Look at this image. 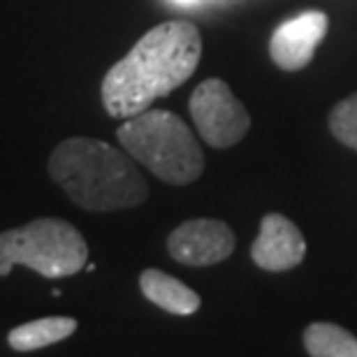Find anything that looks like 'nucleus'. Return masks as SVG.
Instances as JSON below:
<instances>
[{"label":"nucleus","mask_w":357,"mask_h":357,"mask_svg":"<svg viewBox=\"0 0 357 357\" xmlns=\"http://www.w3.org/2000/svg\"><path fill=\"white\" fill-rule=\"evenodd\" d=\"M89 244L63 218H35L0 232V262L24 265L45 278H66L86 267Z\"/></svg>","instance_id":"obj_4"},{"label":"nucleus","mask_w":357,"mask_h":357,"mask_svg":"<svg viewBox=\"0 0 357 357\" xmlns=\"http://www.w3.org/2000/svg\"><path fill=\"white\" fill-rule=\"evenodd\" d=\"M49 176L77 206L105 213L139 206L149 185L132 155L93 137H70L49 155Z\"/></svg>","instance_id":"obj_2"},{"label":"nucleus","mask_w":357,"mask_h":357,"mask_svg":"<svg viewBox=\"0 0 357 357\" xmlns=\"http://www.w3.org/2000/svg\"><path fill=\"white\" fill-rule=\"evenodd\" d=\"M174 3H178V5H192L195 0H174Z\"/></svg>","instance_id":"obj_14"},{"label":"nucleus","mask_w":357,"mask_h":357,"mask_svg":"<svg viewBox=\"0 0 357 357\" xmlns=\"http://www.w3.org/2000/svg\"><path fill=\"white\" fill-rule=\"evenodd\" d=\"M197 132L213 149H230L246 137L251 116L223 79L197 84L188 102Z\"/></svg>","instance_id":"obj_5"},{"label":"nucleus","mask_w":357,"mask_h":357,"mask_svg":"<svg viewBox=\"0 0 357 357\" xmlns=\"http://www.w3.org/2000/svg\"><path fill=\"white\" fill-rule=\"evenodd\" d=\"M14 269V265L12 262H0V276H7L10 271Z\"/></svg>","instance_id":"obj_13"},{"label":"nucleus","mask_w":357,"mask_h":357,"mask_svg":"<svg viewBox=\"0 0 357 357\" xmlns=\"http://www.w3.org/2000/svg\"><path fill=\"white\" fill-rule=\"evenodd\" d=\"M327 35V14L311 10L283 21L269 40V56L285 73L306 68Z\"/></svg>","instance_id":"obj_7"},{"label":"nucleus","mask_w":357,"mask_h":357,"mask_svg":"<svg viewBox=\"0 0 357 357\" xmlns=\"http://www.w3.org/2000/svg\"><path fill=\"white\" fill-rule=\"evenodd\" d=\"M304 346L313 357H357V339L332 323H311L304 330Z\"/></svg>","instance_id":"obj_11"},{"label":"nucleus","mask_w":357,"mask_h":357,"mask_svg":"<svg viewBox=\"0 0 357 357\" xmlns=\"http://www.w3.org/2000/svg\"><path fill=\"white\" fill-rule=\"evenodd\" d=\"M330 130L341 144L357 151V93L334 107L330 114Z\"/></svg>","instance_id":"obj_12"},{"label":"nucleus","mask_w":357,"mask_h":357,"mask_svg":"<svg viewBox=\"0 0 357 357\" xmlns=\"http://www.w3.org/2000/svg\"><path fill=\"white\" fill-rule=\"evenodd\" d=\"M139 288L149 302L160 306L162 311L174 313V316H192L202 304L195 290L160 269L142 271Z\"/></svg>","instance_id":"obj_9"},{"label":"nucleus","mask_w":357,"mask_h":357,"mask_svg":"<svg viewBox=\"0 0 357 357\" xmlns=\"http://www.w3.org/2000/svg\"><path fill=\"white\" fill-rule=\"evenodd\" d=\"M119 144L165 183L185 185L204 172V153L190 128L167 109H144L116 130Z\"/></svg>","instance_id":"obj_3"},{"label":"nucleus","mask_w":357,"mask_h":357,"mask_svg":"<svg viewBox=\"0 0 357 357\" xmlns=\"http://www.w3.org/2000/svg\"><path fill=\"white\" fill-rule=\"evenodd\" d=\"M77 330V320L68 316H49L40 320H31L19 327H14L7 334V344L17 353H31L40 348L54 346L59 341L73 337Z\"/></svg>","instance_id":"obj_10"},{"label":"nucleus","mask_w":357,"mask_h":357,"mask_svg":"<svg viewBox=\"0 0 357 357\" xmlns=\"http://www.w3.org/2000/svg\"><path fill=\"white\" fill-rule=\"evenodd\" d=\"M306 241L299 227L281 213H267L251 246V258L265 271H288L302 265Z\"/></svg>","instance_id":"obj_8"},{"label":"nucleus","mask_w":357,"mask_h":357,"mask_svg":"<svg viewBox=\"0 0 357 357\" xmlns=\"http://www.w3.org/2000/svg\"><path fill=\"white\" fill-rule=\"evenodd\" d=\"M169 255L185 267H209L223 262L234 251V232L216 218L185 220L167 237Z\"/></svg>","instance_id":"obj_6"},{"label":"nucleus","mask_w":357,"mask_h":357,"mask_svg":"<svg viewBox=\"0 0 357 357\" xmlns=\"http://www.w3.org/2000/svg\"><path fill=\"white\" fill-rule=\"evenodd\" d=\"M202 59V35L190 21H165L151 28L123 59L107 70L100 96L114 119H130L153 100L176 91Z\"/></svg>","instance_id":"obj_1"}]
</instances>
